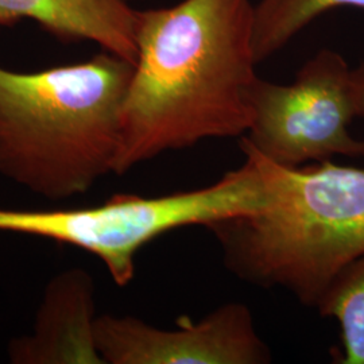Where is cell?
Wrapping results in <instances>:
<instances>
[{
  "mask_svg": "<svg viewBox=\"0 0 364 364\" xmlns=\"http://www.w3.org/2000/svg\"><path fill=\"white\" fill-rule=\"evenodd\" d=\"M136 45L112 173L123 176L203 139L247 132L259 78L250 0L138 10Z\"/></svg>",
  "mask_w": 364,
  "mask_h": 364,
  "instance_id": "1",
  "label": "cell"
},
{
  "mask_svg": "<svg viewBox=\"0 0 364 364\" xmlns=\"http://www.w3.org/2000/svg\"><path fill=\"white\" fill-rule=\"evenodd\" d=\"M134 64L112 53L22 73L0 65V174L49 201L114 170Z\"/></svg>",
  "mask_w": 364,
  "mask_h": 364,
  "instance_id": "2",
  "label": "cell"
},
{
  "mask_svg": "<svg viewBox=\"0 0 364 364\" xmlns=\"http://www.w3.org/2000/svg\"><path fill=\"white\" fill-rule=\"evenodd\" d=\"M240 149L263 174L266 205L209 227L224 263L250 284L284 287L316 308L338 272L364 255V169L331 159L287 168L245 136Z\"/></svg>",
  "mask_w": 364,
  "mask_h": 364,
  "instance_id": "3",
  "label": "cell"
},
{
  "mask_svg": "<svg viewBox=\"0 0 364 364\" xmlns=\"http://www.w3.org/2000/svg\"><path fill=\"white\" fill-rule=\"evenodd\" d=\"M245 156L243 166L195 191L156 197L119 193L84 208H0V231L49 237L88 251L103 262L117 287H127L138 251L159 235L188 225L209 228L264 208L263 174L252 156Z\"/></svg>",
  "mask_w": 364,
  "mask_h": 364,
  "instance_id": "4",
  "label": "cell"
},
{
  "mask_svg": "<svg viewBox=\"0 0 364 364\" xmlns=\"http://www.w3.org/2000/svg\"><path fill=\"white\" fill-rule=\"evenodd\" d=\"M251 105L245 138L278 165L299 168L333 156H364V139L350 132L356 117L352 69L335 50L313 55L291 84L258 78Z\"/></svg>",
  "mask_w": 364,
  "mask_h": 364,
  "instance_id": "5",
  "label": "cell"
},
{
  "mask_svg": "<svg viewBox=\"0 0 364 364\" xmlns=\"http://www.w3.org/2000/svg\"><path fill=\"white\" fill-rule=\"evenodd\" d=\"M96 347L105 364H266L272 352L247 305L224 304L193 323L159 329L132 316H97Z\"/></svg>",
  "mask_w": 364,
  "mask_h": 364,
  "instance_id": "6",
  "label": "cell"
},
{
  "mask_svg": "<svg viewBox=\"0 0 364 364\" xmlns=\"http://www.w3.org/2000/svg\"><path fill=\"white\" fill-rule=\"evenodd\" d=\"M95 282L84 269L55 274L43 290L33 331L7 347L13 364H105L96 347Z\"/></svg>",
  "mask_w": 364,
  "mask_h": 364,
  "instance_id": "7",
  "label": "cell"
},
{
  "mask_svg": "<svg viewBox=\"0 0 364 364\" xmlns=\"http://www.w3.org/2000/svg\"><path fill=\"white\" fill-rule=\"evenodd\" d=\"M33 21L66 42L91 41L135 65L138 10L130 0H0V26Z\"/></svg>",
  "mask_w": 364,
  "mask_h": 364,
  "instance_id": "8",
  "label": "cell"
},
{
  "mask_svg": "<svg viewBox=\"0 0 364 364\" xmlns=\"http://www.w3.org/2000/svg\"><path fill=\"white\" fill-rule=\"evenodd\" d=\"M338 7L364 11V0H259L254 6V52L258 64L284 49L320 15Z\"/></svg>",
  "mask_w": 364,
  "mask_h": 364,
  "instance_id": "9",
  "label": "cell"
},
{
  "mask_svg": "<svg viewBox=\"0 0 364 364\" xmlns=\"http://www.w3.org/2000/svg\"><path fill=\"white\" fill-rule=\"evenodd\" d=\"M316 308L340 326L341 351L335 362L364 364V255L338 272Z\"/></svg>",
  "mask_w": 364,
  "mask_h": 364,
  "instance_id": "10",
  "label": "cell"
},
{
  "mask_svg": "<svg viewBox=\"0 0 364 364\" xmlns=\"http://www.w3.org/2000/svg\"><path fill=\"white\" fill-rule=\"evenodd\" d=\"M352 92L356 108V117L364 119V61L352 69Z\"/></svg>",
  "mask_w": 364,
  "mask_h": 364,
  "instance_id": "11",
  "label": "cell"
}]
</instances>
